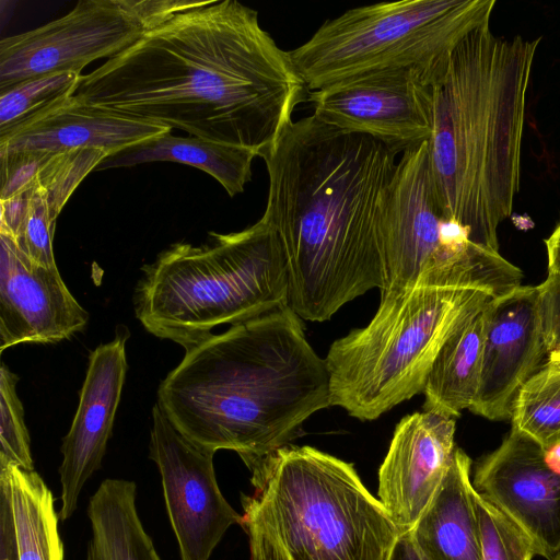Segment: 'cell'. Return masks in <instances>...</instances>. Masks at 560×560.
<instances>
[{
  "mask_svg": "<svg viewBox=\"0 0 560 560\" xmlns=\"http://www.w3.org/2000/svg\"><path fill=\"white\" fill-rule=\"evenodd\" d=\"M51 153L54 152L13 151L0 153V200L34 187L42 165Z\"/></svg>",
  "mask_w": 560,
  "mask_h": 560,
  "instance_id": "30",
  "label": "cell"
},
{
  "mask_svg": "<svg viewBox=\"0 0 560 560\" xmlns=\"http://www.w3.org/2000/svg\"><path fill=\"white\" fill-rule=\"evenodd\" d=\"M171 131L107 155L95 171L168 161L202 170L217 179L230 197L244 191L257 158L254 151L196 136L178 137Z\"/></svg>",
  "mask_w": 560,
  "mask_h": 560,
  "instance_id": "21",
  "label": "cell"
},
{
  "mask_svg": "<svg viewBox=\"0 0 560 560\" xmlns=\"http://www.w3.org/2000/svg\"><path fill=\"white\" fill-rule=\"evenodd\" d=\"M548 355L539 288L520 285L487 306L479 386L470 411L511 419L516 396Z\"/></svg>",
  "mask_w": 560,
  "mask_h": 560,
  "instance_id": "14",
  "label": "cell"
},
{
  "mask_svg": "<svg viewBox=\"0 0 560 560\" xmlns=\"http://www.w3.org/2000/svg\"><path fill=\"white\" fill-rule=\"evenodd\" d=\"M213 455L186 439L159 405L153 406L149 457L161 475L180 560H209L228 528L242 524V515L220 491Z\"/></svg>",
  "mask_w": 560,
  "mask_h": 560,
  "instance_id": "11",
  "label": "cell"
},
{
  "mask_svg": "<svg viewBox=\"0 0 560 560\" xmlns=\"http://www.w3.org/2000/svg\"><path fill=\"white\" fill-rule=\"evenodd\" d=\"M512 427L544 450L560 446V362L547 360L521 388L513 405Z\"/></svg>",
  "mask_w": 560,
  "mask_h": 560,
  "instance_id": "24",
  "label": "cell"
},
{
  "mask_svg": "<svg viewBox=\"0 0 560 560\" xmlns=\"http://www.w3.org/2000/svg\"><path fill=\"white\" fill-rule=\"evenodd\" d=\"M481 560H533L538 551L532 539L487 498L476 491Z\"/></svg>",
  "mask_w": 560,
  "mask_h": 560,
  "instance_id": "27",
  "label": "cell"
},
{
  "mask_svg": "<svg viewBox=\"0 0 560 560\" xmlns=\"http://www.w3.org/2000/svg\"><path fill=\"white\" fill-rule=\"evenodd\" d=\"M209 242L172 244L144 265L133 294L142 326L184 348L219 325L243 323L288 305L284 252L261 217L228 234L210 232Z\"/></svg>",
  "mask_w": 560,
  "mask_h": 560,
  "instance_id": "6",
  "label": "cell"
},
{
  "mask_svg": "<svg viewBox=\"0 0 560 560\" xmlns=\"http://www.w3.org/2000/svg\"><path fill=\"white\" fill-rule=\"evenodd\" d=\"M136 494L133 481H102L88 504L92 536L86 560H161L142 526Z\"/></svg>",
  "mask_w": 560,
  "mask_h": 560,
  "instance_id": "23",
  "label": "cell"
},
{
  "mask_svg": "<svg viewBox=\"0 0 560 560\" xmlns=\"http://www.w3.org/2000/svg\"><path fill=\"white\" fill-rule=\"evenodd\" d=\"M310 91L290 51L236 0L179 12L82 75L88 104L177 128L261 158Z\"/></svg>",
  "mask_w": 560,
  "mask_h": 560,
  "instance_id": "1",
  "label": "cell"
},
{
  "mask_svg": "<svg viewBox=\"0 0 560 560\" xmlns=\"http://www.w3.org/2000/svg\"><path fill=\"white\" fill-rule=\"evenodd\" d=\"M388 560H430L418 547L409 530L397 538Z\"/></svg>",
  "mask_w": 560,
  "mask_h": 560,
  "instance_id": "33",
  "label": "cell"
},
{
  "mask_svg": "<svg viewBox=\"0 0 560 560\" xmlns=\"http://www.w3.org/2000/svg\"><path fill=\"white\" fill-rule=\"evenodd\" d=\"M471 459L456 447L440 487L410 529L430 560H481Z\"/></svg>",
  "mask_w": 560,
  "mask_h": 560,
  "instance_id": "20",
  "label": "cell"
},
{
  "mask_svg": "<svg viewBox=\"0 0 560 560\" xmlns=\"http://www.w3.org/2000/svg\"><path fill=\"white\" fill-rule=\"evenodd\" d=\"M241 493L250 560H388L401 534L354 466L287 444L253 468Z\"/></svg>",
  "mask_w": 560,
  "mask_h": 560,
  "instance_id": "5",
  "label": "cell"
},
{
  "mask_svg": "<svg viewBox=\"0 0 560 560\" xmlns=\"http://www.w3.org/2000/svg\"><path fill=\"white\" fill-rule=\"evenodd\" d=\"M490 300L472 311L439 351L422 392L424 411L456 418L474 404L479 386Z\"/></svg>",
  "mask_w": 560,
  "mask_h": 560,
  "instance_id": "22",
  "label": "cell"
},
{
  "mask_svg": "<svg viewBox=\"0 0 560 560\" xmlns=\"http://www.w3.org/2000/svg\"><path fill=\"white\" fill-rule=\"evenodd\" d=\"M553 560H560V552L556 556Z\"/></svg>",
  "mask_w": 560,
  "mask_h": 560,
  "instance_id": "36",
  "label": "cell"
},
{
  "mask_svg": "<svg viewBox=\"0 0 560 560\" xmlns=\"http://www.w3.org/2000/svg\"><path fill=\"white\" fill-rule=\"evenodd\" d=\"M490 299L482 291L460 287L415 285L381 292L370 323L328 349L330 407L371 421L422 393L444 342Z\"/></svg>",
  "mask_w": 560,
  "mask_h": 560,
  "instance_id": "7",
  "label": "cell"
},
{
  "mask_svg": "<svg viewBox=\"0 0 560 560\" xmlns=\"http://www.w3.org/2000/svg\"><path fill=\"white\" fill-rule=\"evenodd\" d=\"M472 486L534 542L538 556L560 552V468L535 440L512 427L476 466Z\"/></svg>",
  "mask_w": 560,
  "mask_h": 560,
  "instance_id": "13",
  "label": "cell"
},
{
  "mask_svg": "<svg viewBox=\"0 0 560 560\" xmlns=\"http://www.w3.org/2000/svg\"><path fill=\"white\" fill-rule=\"evenodd\" d=\"M89 313L57 266L33 262L0 232V351L23 342H58L82 331Z\"/></svg>",
  "mask_w": 560,
  "mask_h": 560,
  "instance_id": "15",
  "label": "cell"
},
{
  "mask_svg": "<svg viewBox=\"0 0 560 560\" xmlns=\"http://www.w3.org/2000/svg\"><path fill=\"white\" fill-rule=\"evenodd\" d=\"M398 153L313 114L292 121L261 156L269 187L262 217L287 260L288 306L303 320L330 319L385 289L381 212Z\"/></svg>",
  "mask_w": 560,
  "mask_h": 560,
  "instance_id": "2",
  "label": "cell"
},
{
  "mask_svg": "<svg viewBox=\"0 0 560 560\" xmlns=\"http://www.w3.org/2000/svg\"><path fill=\"white\" fill-rule=\"evenodd\" d=\"M156 404L191 443L250 469L330 407L329 374L287 305L186 347Z\"/></svg>",
  "mask_w": 560,
  "mask_h": 560,
  "instance_id": "3",
  "label": "cell"
},
{
  "mask_svg": "<svg viewBox=\"0 0 560 560\" xmlns=\"http://www.w3.org/2000/svg\"><path fill=\"white\" fill-rule=\"evenodd\" d=\"M55 224L46 200L35 185L31 190L25 215L13 240L18 248L33 262L44 267L57 266L52 249Z\"/></svg>",
  "mask_w": 560,
  "mask_h": 560,
  "instance_id": "29",
  "label": "cell"
},
{
  "mask_svg": "<svg viewBox=\"0 0 560 560\" xmlns=\"http://www.w3.org/2000/svg\"><path fill=\"white\" fill-rule=\"evenodd\" d=\"M55 498L35 470L0 466V560H63Z\"/></svg>",
  "mask_w": 560,
  "mask_h": 560,
  "instance_id": "19",
  "label": "cell"
},
{
  "mask_svg": "<svg viewBox=\"0 0 560 560\" xmlns=\"http://www.w3.org/2000/svg\"><path fill=\"white\" fill-rule=\"evenodd\" d=\"M548 353L560 347V277L548 273L539 285Z\"/></svg>",
  "mask_w": 560,
  "mask_h": 560,
  "instance_id": "31",
  "label": "cell"
},
{
  "mask_svg": "<svg viewBox=\"0 0 560 560\" xmlns=\"http://www.w3.org/2000/svg\"><path fill=\"white\" fill-rule=\"evenodd\" d=\"M19 376L4 363L0 369V466L35 470L23 405L18 396Z\"/></svg>",
  "mask_w": 560,
  "mask_h": 560,
  "instance_id": "28",
  "label": "cell"
},
{
  "mask_svg": "<svg viewBox=\"0 0 560 560\" xmlns=\"http://www.w3.org/2000/svg\"><path fill=\"white\" fill-rule=\"evenodd\" d=\"M187 0H81L67 14L0 40V90L51 72L82 74L116 57L173 15L206 4Z\"/></svg>",
  "mask_w": 560,
  "mask_h": 560,
  "instance_id": "10",
  "label": "cell"
},
{
  "mask_svg": "<svg viewBox=\"0 0 560 560\" xmlns=\"http://www.w3.org/2000/svg\"><path fill=\"white\" fill-rule=\"evenodd\" d=\"M109 153L101 149H80L51 153L42 165L35 185L42 191L56 221L68 199Z\"/></svg>",
  "mask_w": 560,
  "mask_h": 560,
  "instance_id": "26",
  "label": "cell"
},
{
  "mask_svg": "<svg viewBox=\"0 0 560 560\" xmlns=\"http://www.w3.org/2000/svg\"><path fill=\"white\" fill-rule=\"evenodd\" d=\"M33 188V187H32ZM32 188L0 200V232L14 237L25 215Z\"/></svg>",
  "mask_w": 560,
  "mask_h": 560,
  "instance_id": "32",
  "label": "cell"
},
{
  "mask_svg": "<svg viewBox=\"0 0 560 560\" xmlns=\"http://www.w3.org/2000/svg\"><path fill=\"white\" fill-rule=\"evenodd\" d=\"M438 78L416 70L388 72L310 92L308 102L324 124L402 154L431 136Z\"/></svg>",
  "mask_w": 560,
  "mask_h": 560,
  "instance_id": "12",
  "label": "cell"
},
{
  "mask_svg": "<svg viewBox=\"0 0 560 560\" xmlns=\"http://www.w3.org/2000/svg\"><path fill=\"white\" fill-rule=\"evenodd\" d=\"M129 336L127 327L119 326L112 341L89 355L77 412L60 448L62 505L58 516L62 521L72 516L84 483L102 465L128 369Z\"/></svg>",
  "mask_w": 560,
  "mask_h": 560,
  "instance_id": "16",
  "label": "cell"
},
{
  "mask_svg": "<svg viewBox=\"0 0 560 560\" xmlns=\"http://www.w3.org/2000/svg\"><path fill=\"white\" fill-rule=\"evenodd\" d=\"M540 38L495 36L490 24L454 49L433 86L430 165L446 217L498 250L520 186L526 93Z\"/></svg>",
  "mask_w": 560,
  "mask_h": 560,
  "instance_id": "4",
  "label": "cell"
},
{
  "mask_svg": "<svg viewBox=\"0 0 560 560\" xmlns=\"http://www.w3.org/2000/svg\"><path fill=\"white\" fill-rule=\"evenodd\" d=\"M548 273L560 277V224L546 240Z\"/></svg>",
  "mask_w": 560,
  "mask_h": 560,
  "instance_id": "34",
  "label": "cell"
},
{
  "mask_svg": "<svg viewBox=\"0 0 560 560\" xmlns=\"http://www.w3.org/2000/svg\"><path fill=\"white\" fill-rule=\"evenodd\" d=\"M494 0H400L326 20L291 50L310 92L396 71L439 77L457 45L490 24Z\"/></svg>",
  "mask_w": 560,
  "mask_h": 560,
  "instance_id": "8",
  "label": "cell"
},
{
  "mask_svg": "<svg viewBox=\"0 0 560 560\" xmlns=\"http://www.w3.org/2000/svg\"><path fill=\"white\" fill-rule=\"evenodd\" d=\"M455 418L405 416L378 469L377 499L401 533L413 527L445 477L456 450Z\"/></svg>",
  "mask_w": 560,
  "mask_h": 560,
  "instance_id": "17",
  "label": "cell"
},
{
  "mask_svg": "<svg viewBox=\"0 0 560 560\" xmlns=\"http://www.w3.org/2000/svg\"><path fill=\"white\" fill-rule=\"evenodd\" d=\"M83 74L51 72L0 90V135L51 105L73 96Z\"/></svg>",
  "mask_w": 560,
  "mask_h": 560,
  "instance_id": "25",
  "label": "cell"
},
{
  "mask_svg": "<svg viewBox=\"0 0 560 560\" xmlns=\"http://www.w3.org/2000/svg\"><path fill=\"white\" fill-rule=\"evenodd\" d=\"M548 359L560 362V347H558L555 350L550 351L548 353Z\"/></svg>",
  "mask_w": 560,
  "mask_h": 560,
  "instance_id": "35",
  "label": "cell"
},
{
  "mask_svg": "<svg viewBox=\"0 0 560 560\" xmlns=\"http://www.w3.org/2000/svg\"><path fill=\"white\" fill-rule=\"evenodd\" d=\"M385 289L460 287L503 296L524 275L493 250L471 242L450 220L438 197L428 141L405 151L396 164L381 212Z\"/></svg>",
  "mask_w": 560,
  "mask_h": 560,
  "instance_id": "9",
  "label": "cell"
},
{
  "mask_svg": "<svg viewBox=\"0 0 560 560\" xmlns=\"http://www.w3.org/2000/svg\"><path fill=\"white\" fill-rule=\"evenodd\" d=\"M171 130L151 120L84 103L73 95L0 135V153L101 149L112 154Z\"/></svg>",
  "mask_w": 560,
  "mask_h": 560,
  "instance_id": "18",
  "label": "cell"
}]
</instances>
